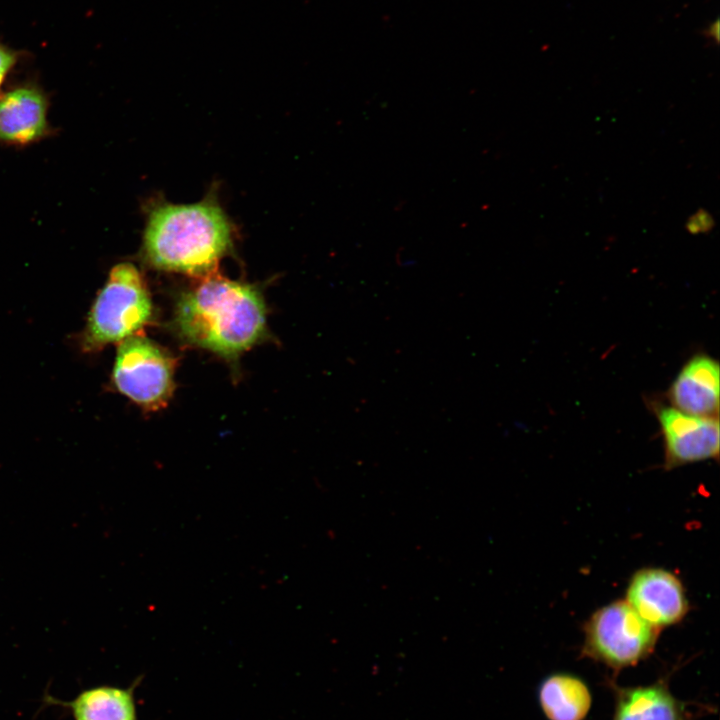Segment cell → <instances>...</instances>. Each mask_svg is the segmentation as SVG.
<instances>
[{"mask_svg": "<svg viewBox=\"0 0 720 720\" xmlns=\"http://www.w3.org/2000/svg\"><path fill=\"white\" fill-rule=\"evenodd\" d=\"M130 687L100 685L82 690L74 699L62 701L45 695L44 702L67 709L74 720H138L134 690Z\"/></svg>", "mask_w": 720, "mask_h": 720, "instance_id": "obj_10", "label": "cell"}, {"mask_svg": "<svg viewBox=\"0 0 720 720\" xmlns=\"http://www.w3.org/2000/svg\"><path fill=\"white\" fill-rule=\"evenodd\" d=\"M651 407L663 436L666 469L718 459V418L693 416L656 401Z\"/></svg>", "mask_w": 720, "mask_h": 720, "instance_id": "obj_6", "label": "cell"}, {"mask_svg": "<svg viewBox=\"0 0 720 720\" xmlns=\"http://www.w3.org/2000/svg\"><path fill=\"white\" fill-rule=\"evenodd\" d=\"M612 720H685L684 706L664 681L616 687Z\"/></svg>", "mask_w": 720, "mask_h": 720, "instance_id": "obj_11", "label": "cell"}, {"mask_svg": "<svg viewBox=\"0 0 720 720\" xmlns=\"http://www.w3.org/2000/svg\"><path fill=\"white\" fill-rule=\"evenodd\" d=\"M719 376L715 359L705 354L693 356L667 391L671 406L693 416L718 418Z\"/></svg>", "mask_w": 720, "mask_h": 720, "instance_id": "obj_9", "label": "cell"}, {"mask_svg": "<svg viewBox=\"0 0 720 720\" xmlns=\"http://www.w3.org/2000/svg\"><path fill=\"white\" fill-rule=\"evenodd\" d=\"M16 53L0 43V87L16 62Z\"/></svg>", "mask_w": 720, "mask_h": 720, "instance_id": "obj_14", "label": "cell"}, {"mask_svg": "<svg viewBox=\"0 0 720 720\" xmlns=\"http://www.w3.org/2000/svg\"><path fill=\"white\" fill-rule=\"evenodd\" d=\"M658 632L625 600L614 601L585 623L582 654L614 670L631 667L651 654Z\"/></svg>", "mask_w": 720, "mask_h": 720, "instance_id": "obj_4", "label": "cell"}, {"mask_svg": "<svg viewBox=\"0 0 720 720\" xmlns=\"http://www.w3.org/2000/svg\"><path fill=\"white\" fill-rule=\"evenodd\" d=\"M232 226L215 200L159 204L144 231L143 256L154 268L209 275L232 247Z\"/></svg>", "mask_w": 720, "mask_h": 720, "instance_id": "obj_2", "label": "cell"}, {"mask_svg": "<svg viewBox=\"0 0 720 720\" xmlns=\"http://www.w3.org/2000/svg\"><path fill=\"white\" fill-rule=\"evenodd\" d=\"M174 325L185 342L235 358L264 336L265 304L255 287L208 275L180 296Z\"/></svg>", "mask_w": 720, "mask_h": 720, "instance_id": "obj_1", "label": "cell"}, {"mask_svg": "<svg viewBox=\"0 0 720 720\" xmlns=\"http://www.w3.org/2000/svg\"><path fill=\"white\" fill-rule=\"evenodd\" d=\"M152 302L144 279L131 263L112 268L88 317L83 344L88 350L122 342L150 321Z\"/></svg>", "mask_w": 720, "mask_h": 720, "instance_id": "obj_3", "label": "cell"}, {"mask_svg": "<svg viewBox=\"0 0 720 720\" xmlns=\"http://www.w3.org/2000/svg\"><path fill=\"white\" fill-rule=\"evenodd\" d=\"M712 215L705 209H699L686 222V230L691 234L707 233L714 227Z\"/></svg>", "mask_w": 720, "mask_h": 720, "instance_id": "obj_13", "label": "cell"}, {"mask_svg": "<svg viewBox=\"0 0 720 720\" xmlns=\"http://www.w3.org/2000/svg\"><path fill=\"white\" fill-rule=\"evenodd\" d=\"M625 601L659 631L682 621L689 610L681 580L661 568H644L634 573Z\"/></svg>", "mask_w": 720, "mask_h": 720, "instance_id": "obj_7", "label": "cell"}, {"mask_svg": "<svg viewBox=\"0 0 720 720\" xmlns=\"http://www.w3.org/2000/svg\"><path fill=\"white\" fill-rule=\"evenodd\" d=\"M706 32L710 35V37H712V39L718 40V38H719V36H718V32H719L718 21H716L715 23L710 25Z\"/></svg>", "mask_w": 720, "mask_h": 720, "instance_id": "obj_15", "label": "cell"}, {"mask_svg": "<svg viewBox=\"0 0 720 720\" xmlns=\"http://www.w3.org/2000/svg\"><path fill=\"white\" fill-rule=\"evenodd\" d=\"M48 99L33 85L0 95V144L25 146L49 135Z\"/></svg>", "mask_w": 720, "mask_h": 720, "instance_id": "obj_8", "label": "cell"}, {"mask_svg": "<svg viewBox=\"0 0 720 720\" xmlns=\"http://www.w3.org/2000/svg\"><path fill=\"white\" fill-rule=\"evenodd\" d=\"M174 361L152 341L139 336L121 342L113 381L129 399L149 410L165 406L174 388Z\"/></svg>", "mask_w": 720, "mask_h": 720, "instance_id": "obj_5", "label": "cell"}, {"mask_svg": "<svg viewBox=\"0 0 720 720\" xmlns=\"http://www.w3.org/2000/svg\"><path fill=\"white\" fill-rule=\"evenodd\" d=\"M538 702L548 720H584L592 705V694L577 675L558 672L542 680Z\"/></svg>", "mask_w": 720, "mask_h": 720, "instance_id": "obj_12", "label": "cell"}]
</instances>
